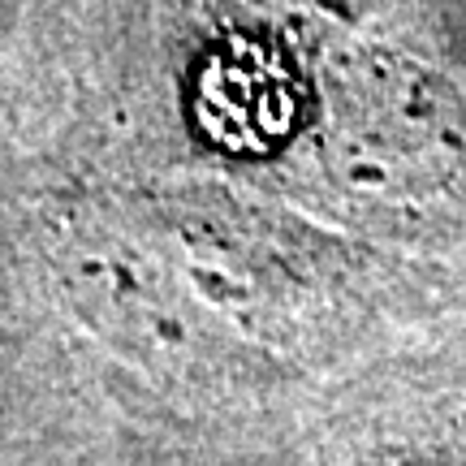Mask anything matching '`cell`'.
Wrapping results in <instances>:
<instances>
[{
    "mask_svg": "<svg viewBox=\"0 0 466 466\" xmlns=\"http://www.w3.org/2000/svg\"><path fill=\"white\" fill-rule=\"evenodd\" d=\"M376 466H423V462H376Z\"/></svg>",
    "mask_w": 466,
    "mask_h": 466,
    "instance_id": "cell-2",
    "label": "cell"
},
{
    "mask_svg": "<svg viewBox=\"0 0 466 466\" xmlns=\"http://www.w3.org/2000/svg\"><path fill=\"white\" fill-rule=\"evenodd\" d=\"M445 108L423 78L367 61L337 86L333 160L350 182H428L441 168Z\"/></svg>",
    "mask_w": 466,
    "mask_h": 466,
    "instance_id": "cell-1",
    "label": "cell"
}]
</instances>
